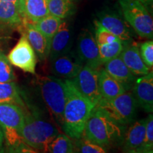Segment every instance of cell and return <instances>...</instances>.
<instances>
[{
	"label": "cell",
	"mask_w": 153,
	"mask_h": 153,
	"mask_svg": "<svg viewBox=\"0 0 153 153\" xmlns=\"http://www.w3.org/2000/svg\"><path fill=\"white\" fill-rule=\"evenodd\" d=\"M138 46L139 45L133 41L123 44V50L119 55L130 71L137 77L144 76L152 70L145 65L141 58Z\"/></svg>",
	"instance_id": "17"
},
{
	"label": "cell",
	"mask_w": 153,
	"mask_h": 153,
	"mask_svg": "<svg viewBox=\"0 0 153 153\" xmlns=\"http://www.w3.org/2000/svg\"><path fill=\"white\" fill-rule=\"evenodd\" d=\"M0 104H14L19 105L24 109L26 108L22 92L14 82H0Z\"/></svg>",
	"instance_id": "22"
},
{
	"label": "cell",
	"mask_w": 153,
	"mask_h": 153,
	"mask_svg": "<svg viewBox=\"0 0 153 153\" xmlns=\"http://www.w3.org/2000/svg\"><path fill=\"white\" fill-rule=\"evenodd\" d=\"M76 7L70 0H50L49 14L60 19L70 18L75 14Z\"/></svg>",
	"instance_id": "23"
},
{
	"label": "cell",
	"mask_w": 153,
	"mask_h": 153,
	"mask_svg": "<svg viewBox=\"0 0 153 153\" xmlns=\"http://www.w3.org/2000/svg\"><path fill=\"white\" fill-rule=\"evenodd\" d=\"M7 58L11 65L25 72L36 74L37 56L24 33H22L18 43L9 52Z\"/></svg>",
	"instance_id": "9"
},
{
	"label": "cell",
	"mask_w": 153,
	"mask_h": 153,
	"mask_svg": "<svg viewBox=\"0 0 153 153\" xmlns=\"http://www.w3.org/2000/svg\"><path fill=\"white\" fill-rule=\"evenodd\" d=\"M142 153H153V151H152V150H150V151H148V152H142Z\"/></svg>",
	"instance_id": "36"
},
{
	"label": "cell",
	"mask_w": 153,
	"mask_h": 153,
	"mask_svg": "<svg viewBox=\"0 0 153 153\" xmlns=\"http://www.w3.org/2000/svg\"><path fill=\"white\" fill-rule=\"evenodd\" d=\"M73 38V28L69 18L62 19L56 33L51 40L49 60L52 61L57 57L69 53L71 49Z\"/></svg>",
	"instance_id": "13"
},
{
	"label": "cell",
	"mask_w": 153,
	"mask_h": 153,
	"mask_svg": "<svg viewBox=\"0 0 153 153\" xmlns=\"http://www.w3.org/2000/svg\"><path fill=\"white\" fill-rule=\"evenodd\" d=\"M139 51L141 58L150 70L153 67V41L152 40L145 41L140 44Z\"/></svg>",
	"instance_id": "31"
},
{
	"label": "cell",
	"mask_w": 153,
	"mask_h": 153,
	"mask_svg": "<svg viewBox=\"0 0 153 153\" xmlns=\"http://www.w3.org/2000/svg\"><path fill=\"white\" fill-rule=\"evenodd\" d=\"M50 0H22V11L25 19L35 23L49 14Z\"/></svg>",
	"instance_id": "21"
},
{
	"label": "cell",
	"mask_w": 153,
	"mask_h": 153,
	"mask_svg": "<svg viewBox=\"0 0 153 153\" xmlns=\"http://www.w3.org/2000/svg\"><path fill=\"white\" fill-rule=\"evenodd\" d=\"M146 118L133 121L126 127L120 143L123 153H137L144 141Z\"/></svg>",
	"instance_id": "16"
},
{
	"label": "cell",
	"mask_w": 153,
	"mask_h": 153,
	"mask_svg": "<svg viewBox=\"0 0 153 153\" xmlns=\"http://www.w3.org/2000/svg\"><path fill=\"white\" fill-rule=\"evenodd\" d=\"M16 79L14 70L11 63L1 50H0V82L9 83Z\"/></svg>",
	"instance_id": "28"
},
{
	"label": "cell",
	"mask_w": 153,
	"mask_h": 153,
	"mask_svg": "<svg viewBox=\"0 0 153 153\" xmlns=\"http://www.w3.org/2000/svg\"><path fill=\"white\" fill-rule=\"evenodd\" d=\"M76 55L83 62L96 70H100L101 64L99 58V48L94 36L89 30H82L77 38Z\"/></svg>",
	"instance_id": "10"
},
{
	"label": "cell",
	"mask_w": 153,
	"mask_h": 153,
	"mask_svg": "<svg viewBox=\"0 0 153 153\" xmlns=\"http://www.w3.org/2000/svg\"><path fill=\"white\" fill-rule=\"evenodd\" d=\"M97 106L123 126H128L135 121L138 108L133 94L130 91L112 99H101Z\"/></svg>",
	"instance_id": "6"
},
{
	"label": "cell",
	"mask_w": 153,
	"mask_h": 153,
	"mask_svg": "<svg viewBox=\"0 0 153 153\" xmlns=\"http://www.w3.org/2000/svg\"><path fill=\"white\" fill-rule=\"evenodd\" d=\"M38 85L43 101L53 121L61 128L67 93L65 79L55 76L38 77Z\"/></svg>",
	"instance_id": "4"
},
{
	"label": "cell",
	"mask_w": 153,
	"mask_h": 153,
	"mask_svg": "<svg viewBox=\"0 0 153 153\" xmlns=\"http://www.w3.org/2000/svg\"><path fill=\"white\" fill-rule=\"evenodd\" d=\"M99 78V70L85 65L77 75L71 79L77 90L95 106L101 99Z\"/></svg>",
	"instance_id": "8"
},
{
	"label": "cell",
	"mask_w": 153,
	"mask_h": 153,
	"mask_svg": "<svg viewBox=\"0 0 153 153\" xmlns=\"http://www.w3.org/2000/svg\"><path fill=\"white\" fill-rule=\"evenodd\" d=\"M153 148V116L150 114L146 118V126H145V135L144 141L137 153H142L152 150Z\"/></svg>",
	"instance_id": "29"
},
{
	"label": "cell",
	"mask_w": 153,
	"mask_h": 153,
	"mask_svg": "<svg viewBox=\"0 0 153 153\" xmlns=\"http://www.w3.org/2000/svg\"><path fill=\"white\" fill-rule=\"evenodd\" d=\"M19 30L21 33H24L26 36L30 45L35 51L36 56L40 60L44 61L48 58L51 41L34 26L33 23L25 19L24 24Z\"/></svg>",
	"instance_id": "15"
},
{
	"label": "cell",
	"mask_w": 153,
	"mask_h": 153,
	"mask_svg": "<svg viewBox=\"0 0 153 153\" xmlns=\"http://www.w3.org/2000/svg\"><path fill=\"white\" fill-rule=\"evenodd\" d=\"M0 153H5L4 150V137L1 127H0Z\"/></svg>",
	"instance_id": "33"
},
{
	"label": "cell",
	"mask_w": 153,
	"mask_h": 153,
	"mask_svg": "<svg viewBox=\"0 0 153 153\" xmlns=\"http://www.w3.org/2000/svg\"><path fill=\"white\" fill-rule=\"evenodd\" d=\"M24 123V111L14 104H0V127L4 137V145L22 140L20 133Z\"/></svg>",
	"instance_id": "7"
},
{
	"label": "cell",
	"mask_w": 153,
	"mask_h": 153,
	"mask_svg": "<svg viewBox=\"0 0 153 153\" xmlns=\"http://www.w3.org/2000/svg\"><path fill=\"white\" fill-rule=\"evenodd\" d=\"M24 123L20 135L23 140L32 148L47 153L50 143L58 134L59 130L41 109L25 101Z\"/></svg>",
	"instance_id": "1"
},
{
	"label": "cell",
	"mask_w": 153,
	"mask_h": 153,
	"mask_svg": "<svg viewBox=\"0 0 153 153\" xmlns=\"http://www.w3.org/2000/svg\"><path fill=\"white\" fill-rule=\"evenodd\" d=\"M73 140L66 134L59 133L50 143L47 153H74Z\"/></svg>",
	"instance_id": "25"
},
{
	"label": "cell",
	"mask_w": 153,
	"mask_h": 153,
	"mask_svg": "<svg viewBox=\"0 0 153 153\" xmlns=\"http://www.w3.org/2000/svg\"><path fill=\"white\" fill-rule=\"evenodd\" d=\"M97 22L118 37L123 44L133 41L130 26L113 11L103 10L97 14Z\"/></svg>",
	"instance_id": "11"
},
{
	"label": "cell",
	"mask_w": 153,
	"mask_h": 153,
	"mask_svg": "<svg viewBox=\"0 0 153 153\" xmlns=\"http://www.w3.org/2000/svg\"><path fill=\"white\" fill-rule=\"evenodd\" d=\"M61 22L62 19L48 14L44 18L38 20V22L33 23V24L51 43V40L56 33Z\"/></svg>",
	"instance_id": "24"
},
{
	"label": "cell",
	"mask_w": 153,
	"mask_h": 153,
	"mask_svg": "<svg viewBox=\"0 0 153 153\" xmlns=\"http://www.w3.org/2000/svg\"><path fill=\"white\" fill-rule=\"evenodd\" d=\"M104 70L123 86L126 91H131L137 76L130 71L120 56L105 63Z\"/></svg>",
	"instance_id": "18"
},
{
	"label": "cell",
	"mask_w": 153,
	"mask_h": 153,
	"mask_svg": "<svg viewBox=\"0 0 153 153\" xmlns=\"http://www.w3.org/2000/svg\"><path fill=\"white\" fill-rule=\"evenodd\" d=\"M70 1H72V2H76V1H78V0H70Z\"/></svg>",
	"instance_id": "37"
},
{
	"label": "cell",
	"mask_w": 153,
	"mask_h": 153,
	"mask_svg": "<svg viewBox=\"0 0 153 153\" xmlns=\"http://www.w3.org/2000/svg\"><path fill=\"white\" fill-rule=\"evenodd\" d=\"M140 1L141 2H142L143 4L147 7V8H148V6H150V4L152 5V0H140Z\"/></svg>",
	"instance_id": "34"
},
{
	"label": "cell",
	"mask_w": 153,
	"mask_h": 153,
	"mask_svg": "<svg viewBox=\"0 0 153 153\" xmlns=\"http://www.w3.org/2000/svg\"><path fill=\"white\" fill-rule=\"evenodd\" d=\"M99 86L101 99L107 100L116 98L126 91L123 86L107 73L104 69L99 70Z\"/></svg>",
	"instance_id": "20"
},
{
	"label": "cell",
	"mask_w": 153,
	"mask_h": 153,
	"mask_svg": "<svg viewBox=\"0 0 153 153\" xmlns=\"http://www.w3.org/2000/svg\"><path fill=\"white\" fill-rule=\"evenodd\" d=\"M126 127L118 123L102 108L96 106L86 123L82 137L108 151L120 146Z\"/></svg>",
	"instance_id": "3"
},
{
	"label": "cell",
	"mask_w": 153,
	"mask_h": 153,
	"mask_svg": "<svg viewBox=\"0 0 153 153\" xmlns=\"http://www.w3.org/2000/svg\"><path fill=\"white\" fill-rule=\"evenodd\" d=\"M24 19L22 0L0 1V24L19 29L24 24Z\"/></svg>",
	"instance_id": "19"
},
{
	"label": "cell",
	"mask_w": 153,
	"mask_h": 153,
	"mask_svg": "<svg viewBox=\"0 0 153 153\" xmlns=\"http://www.w3.org/2000/svg\"><path fill=\"white\" fill-rule=\"evenodd\" d=\"M74 153H107V151L84 137L73 140Z\"/></svg>",
	"instance_id": "27"
},
{
	"label": "cell",
	"mask_w": 153,
	"mask_h": 153,
	"mask_svg": "<svg viewBox=\"0 0 153 153\" xmlns=\"http://www.w3.org/2000/svg\"><path fill=\"white\" fill-rule=\"evenodd\" d=\"M124 20L130 27L143 38L153 37V19L147 8L140 0H119Z\"/></svg>",
	"instance_id": "5"
},
{
	"label": "cell",
	"mask_w": 153,
	"mask_h": 153,
	"mask_svg": "<svg viewBox=\"0 0 153 153\" xmlns=\"http://www.w3.org/2000/svg\"><path fill=\"white\" fill-rule=\"evenodd\" d=\"M65 82L67 99L61 129L71 139H79L95 106L77 90L71 79H65Z\"/></svg>",
	"instance_id": "2"
},
{
	"label": "cell",
	"mask_w": 153,
	"mask_h": 153,
	"mask_svg": "<svg viewBox=\"0 0 153 153\" xmlns=\"http://www.w3.org/2000/svg\"><path fill=\"white\" fill-rule=\"evenodd\" d=\"M138 107L145 111H153V73L152 70L144 76L137 77L131 89Z\"/></svg>",
	"instance_id": "14"
},
{
	"label": "cell",
	"mask_w": 153,
	"mask_h": 153,
	"mask_svg": "<svg viewBox=\"0 0 153 153\" xmlns=\"http://www.w3.org/2000/svg\"><path fill=\"white\" fill-rule=\"evenodd\" d=\"M18 0H0V1H16Z\"/></svg>",
	"instance_id": "35"
},
{
	"label": "cell",
	"mask_w": 153,
	"mask_h": 153,
	"mask_svg": "<svg viewBox=\"0 0 153 153\" xmlns=\"http://www.w3.org/2000/svg\"><path fill=\"white\" fill-rule=\"evenodd\" d=\"M95 26V41L97 45H102L105 44L111 43L116 40L119 39L118 37L103 27L97 21H94Z\"/></svg>",
	"instance_id": "30"
},
{
	"label": "cell",
	"mask_w": 153,
	"mask_h": 153,
	"mask_svg": "<svg viewBox=\"0 0 153 153\" xmlns=\"http://www.w3.org/2000/svg\"><path fill=\"white\" fill-rule=\"evenodd\" d=\"M123 48V42L120 39L111 43L99 45V54L101 64L104 65L115 57H118Z\"/></svg>",
	"instance_id": "26"
},
{
	"label": "cell",
	"mask_w": 153,
	"mask_h": 153,
	"mask_svg": "<svg viewBox=\"0 0 153 153\" xmlns=\"http://www.w3.org/2000/svg\"><path fill=\"white\" fill-rule=\"evenodd\" d=\"M5 153H43L26 144L23 140L14 143L4 145Z\"/></svg>",
	"instance_id": "32"
},
{
	"label": "cell",
	"mask_w": 153,
	"mask_h": 153,
	"mask_svg": "<svg viewBox=\"0 0 153 153\" xmlns=\"http://www.w3.org/2000/svg\"><path fill=\"white\" fill-rule=\"evenodd\" d=\"M51 72L56 77L72 79L77 75L84 64L76 54L70 52L51 61Z\"/></svg>",
	"instance_id": "12"
}]
</instances>
